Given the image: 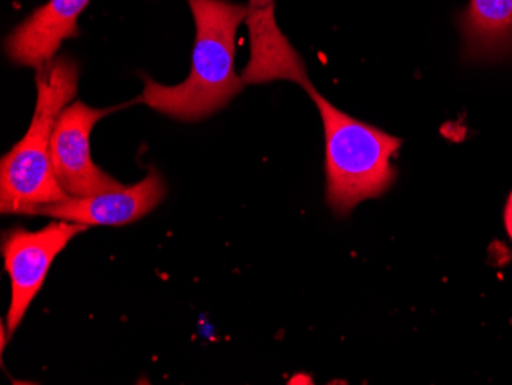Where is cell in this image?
<instances>
[{
	"label": "cell",
	"mask_w": 512,
	"mask_h": 385,
	"mask_svg": "<svg viewBox=\"0 0 512 385\" xmlns=\"http://www.w3.org/2000/svg\"><path fill=\"white\" fill-rule=\"evenodd\" d=\"M306 91L324 125L327 203L335 214H350L361 201L381 197L393 186L396 169L391 158L401 149L402 140L348 116L312 83Z\"/></svg>",
	"instance_id": "cell-3"
},
{
	"label": "cell",
	"mask_w": 512,
	"mask_h": 385,
	"mask_svg": "<svg viewBox=\"0 0 512 385\" xmlns=\"http://www.w3.org/2000/svg\"><path fill=\"white\" fill-rule=\"evenodd\" d=\"M89 2L91 0H48L8 36L5 42L8 59L36 71L53 62L63 40L79 36L77 19Z\"/></svg>",
	"instance_id": "cell-7"
},
{
	"label": "cell",
	"mask_w": 512,
	"mask_h": 385,
	"mask_svg": "<svg viewBox=\"0 0 512 385\" xmlns=\"http://www.w3.org/2000/svg\"><path fill=\"white\" fill-rule=\"evenodd\" d=\"M189 7L195 22L191 73L171 86L143 77V102L172 119L198 122L243 91L244 80L235 73V42L249 8L229 0H189Z\"/></svg>",
	"instance_id": "cell-1"
},
{
	"label": "cell",
	"mask_w": 512,
	"mask_h": 385,
	"mask_svg": "<svg viewBox=\"0 0 512 385\" xmlns=\"http://www.w3.org/2000/svg\"><path fill=\"white\" fill-rule=\"evenodd\" d=\"M166 197V183L151 169L135 185L92 197L73 198L37 208L33 215L73 221L86 226H126L148 215Z\"/></svg>",
	"instance_id": "cell-6"
},
{
	"label": "cell",
	"mask_w": 512,
	"mask_h": 385,
	"mask_svg": "<svg viewBox=\"0 0 512 385\" xmlns=\"http://www.w3.org/2000/svg\"><path fill=\"white\" fill-rule=\"evenodd\" d=\"M86 224L56 220L40 231L13 228L2 237L5 270L11 280V301L7 315V335L16 332L30 309L57 255L77 235L88 231Z\"/></svg>",
	"instance_id": "cell-4"
},
{
	"label": "cell",
	"mask_w": 512,
	"mask_h": 385,
	"mask_svg": "<svg viewBox=\"0 0 512 385\" xmlns=\"http://www.w3.org/2000/svg\"><path fill=\"white\" fill-rule=\"evenodd\" d=\"M120 108L123 106L91 108L85 103L74 102L60 114L51 139V158L57 181L69 197H92L125 188L92 162L89 146L96 123Z\"/></svg>",
	"instance_id": "cell-5"
},
{
	"label": "cell",
	"mask_w": 512,
	"mask_h": 385,
	"mask_svg": "<svg viewBox=\"0 0 512 385\" xmlns=\"http://www.w3.org/2000/svg\"><path fill=\"white\" fill-rule=\"evenodd\" d=\"M465 62H499L512 56V0H470L459 14Z\"/></svg>",
	"instance_id": "cell-9"
},
{
	"label": "cell",
	"mask_w": 512,
	"mask_h": 385,
	"mask_svg": "<svg viewBox=\"0 0 512 385\" xmlns=\"http://www.w3.org/2000/svg\"><path fill=\"white\" fill-rule=\"evenodd\" d=\"M247 27L250 60L243 71L244 83L289 80L306 89L310 85L306 65L275 22V0H250Z\"/></svg>",
	"instance_id": "cell-8"
},
{
	"label": "cell",
	"mask_w": 512,
	"mask_h": 385,
	"mask_svg": "<svg viewBox=\"0 0 512 385\" xmlns=\"http://www.w3.org/2000/svg\"><path fill=\"white\" fill-rule=\"evenodd\" d=\"M79 76V65L65 56L37 70L30 128L0 162L2 214L33 215L40 206L68 200L54 174L51 139L63 109L76 99Z\"/></svg>",
	"instance_id": "cell-2"
},
{
	"label": "cell",
	"mask_w": 512,
	"mask_h": 385,
	"mask_svg": "<svg viewBox=\"0 0 512 385\" xmlns=\"http://www.w3.org/2000/svg\"><path fill=\"white\" fill-rule=\"evenodd\" d=\"M505 228L509 238L512 240V192L509 194L508 201L505 206Z\"/></svg>",
	"instance_id": "cell-10"
}]
</instances>
